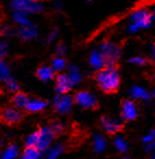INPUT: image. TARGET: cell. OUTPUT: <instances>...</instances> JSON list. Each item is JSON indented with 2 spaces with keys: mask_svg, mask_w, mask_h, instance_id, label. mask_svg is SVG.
I'll list each match as a JSON object with an SVG mask.
<instances>
[{
  "mask_svg": "<svg viewBox=\"0 0 155 159\" xmlns=\"http://www.w3.org/2000/svg\"><path fill=\"white\" fill-rule=\"evenodd\" d=\"M98 87L106 94H115L119 89L120 76L114 66H104L95 73Z\"/></svg>",
  "mask_w": 155,
  "mask_h": 159,
  "instance_id": "cell-1",
  "label": "cell"
},
{
  "mask_svg": "<svg viewBox=\"0 0 155 159\" xmlns=\"http://www.w3.org/2000/svg\"><path fill=\"white\" fill-rule=\"evenodd\" d=\"M22 113L13 107H6L0 110V121L7 125H16L22 121Z\"/></svg>",
  "mask_w": 155,
  "mask_h": 159,
  "instance_id": "cell-2",
  "label": "cell"
},
{
  "mask_svg": "<svg viewBox=\"0 0 155 159\" xmlns=\"http://www.w3.org/2000/svg\"><path fill=\"white\" fill-rule=\"evenodd\" d=\"M74 102L75 104H78L84 109H93L94 110V109L98 108V102L95 96L87 91L78 92L74 96Z\"/></svg>",
  "mask_w": 155,
  "mask_h": 159,
  "instance_id": "cell-3",
  "label": "cell"
},
{
  "mask_svg": "<svg viewBox=\"0 0 155 159\" xmlns=\"http://www.w3.org/2000/svg\"><path fill=\"white\" fill-rule=\"evenodd\" d=\"M120 106H121V118L124 121H133L138 118V108L132 100L124 99Z\"/></svg>",
  "mask_w": 155,
  "mask_h": 159,
  "instance_id": "cell-4",
  "label": "cell"
},
{
  "mask_svg": "<svg viewBox=\"0 0 155 159\" xmlns=\"http://www.w3.org/2000/svg\"><path fill=\"white\" fill-rule=\"evenodd\" d=\"M101 122H102V125H103V128H104V130L106 131L109 135L116 134L117 132H119V131H121L122 129H124V124L118 122L117 120L106 117V116L102 117Z\"/></svg>",
  "mask_w": 155,
  "mask_h": 159,
  "instance_id": "cell-5",
  "label": "cell"
},
{
  "mask_svg": "<svg viewBox=\"0 0 155 159\" xmlns=\"http://www.w3.org/2000/svg\"><path fill=\"white\" fill-rule=\"evenodd\" d=\"M56 77V89L59 94H66L72 87V81L66 74H59Z\"/></svg>",
  "mask_w": 155,
  "mask_h": 159,
  "instance_id": "cell-6",
  "label": "cell"
},
{
  "mask_svg": "<svg viewBox=\"0 0 155 159\" xmlns=\"http://www.w3.org/2000/svg\"><path fill=\"white\" fill-rule=\"evenodd\" d=\"M53 137V133L50 132L48 128H42L40 130H38V142L36 147L38 149H45L49 145Z\"/></svg>",
  "mask_w": 155,
  "mask_h": 159,
  "instance_id": "cell-7",
  "label": "cell"
},
{
  "mask_svg": "<svg viewBox=\"0 0 155 159\" xmlns=\"http://www.w3.org/2000/svg\"><path fill=\"white\" fill-rule=\"evenodd\" d=\"M47 107V102L44 99H40V98H35V99L29 100L26 107H25V110L27 112L36 113L43 111Z\"/></svg>",
  "mask_w": 155,
  "mask_h": 159,
  "instance_id": "cell-8",
  "label": "cell"
},
{
  "mask_svg": "<svg viewBox=\"0 0 155 159\" xmlns=\"http://www.w3.org/2000/svg\"><path fill=\"white\" fill-rule=\"evenodd\" d=\"M29 96L23 92H18L14 94V96L11 99V104L13 106V108L16 109H25L27 102H29Z\"/></svg>",
  "mask_w": 155,
  "mask_h": 159,
  "instance_id": "cell-9",
  "label": "cell"
},
{
  "mask_svg": "<svg viewBox=\"0 0 155 159\" xmlns=\"http://www.w3.org/2000/svg\"><path fill=\"white\" fill-rule=\"evenodd\" d=\"M36 76H37L40 81H49V80L55 79V76H56L55 70H54L51 66H42L36 71Z\"/></svg>",
  "mask_w": 155,
  "mask_h": 159,
  "instance_id": "cell-10",
  "label": "cell"
},
{
  "mask_svg": "<svg viewBox=\"0 0 155 159\" xmlns=\"http://www.w3.org/2000/svg\"><path fill=\"white\" fill-rule=\"evenodd\" d=\"M133 21L137 25L140 26H145L150 23L151 21V14L146 11H139L133 16Z\"/></svg>",
  "mask_w": 155,
  "mask_h": 159,
  "instance_id": "cell-11",
  "label": "cell"
},
{
  "mask_svg": "<svg viewBox=\"0 0 155 159\" xmlns=\"http://www.w3.org/2000/svg\"><path fill=\"white\" fill-rule=\"evenodd\" d=\"M40 149L34 146H26L23 152L22 159H40Z\"/></svg>",
  "mask_w": 155,
  "mask_h": 159,
  "instance_id": "cell-12",
  "label": "cell"
},
{
  "mask_svg": "<svg viewBox=\"0 0 155 159\" xmlns=\"http://www.w3.org/2000/svg\"><path fill=\"white\" fill-rule=\"evenodd\" d=\"M91 63L94 68H96V69L100 70V69L104 68L105 64H106V61H105V58L103 57L102 53L94 52L91 57Z\"/></svg>",
  "mask_w": 155,
  "mask_h": 159,
  "instance_id": "cell-13",
  "label": "cell"
},
{
  "mask_svg": "<svg viewBox=\"0 0 155 159\" xmlns=\"http://www.w3.org/2000/svg\"><path fill=\"white\" fill-rule=\"evenodd\" d=\"M49 130H50V132L53 133L54 136H57V135H59L62 133L63 126H62V124L60 123V122H54V123L50 125V128H49Z\"/></svg>",
  "mask_w": 155,
  "mask_h": 159,
  "instance_id": "cell-14",
  "label": "cell"
},
{
  "mask_svg": "<svg viewBox=\"0 0 155 159\" xmlns=\"http://www.w3.org/2000/svg\"><path fill=\"white\" fill-rule=\"evenodd\" d=\"M37 142H38V131H36V132H34L33 134H31L27 137L26 146H34V147H36Z\"/></svg>",
  "mask_w": 155,
  "mask_h": 159,
  "instance_id": "cell-15",
  "label": "cell"
},
{
  "mask_svg": "<svg viewBox=\"0 0 155 159\" xmlns=\"http://www.w3.org/2000/svg\"><path fill=\"white\" fill-rule=\"evenodd\" d=\"M18 155V149L16 147H10L7 152L3 154V159H11V158H14V157Z\"/></svg>",
  "mask_w": 155,
  "mask_h": 159,
  "instance_id": "cell-16",
  "label": "cell"
},
{
  "mask_svg": "<svg viewBox=\"0 0 155 159\" xmlns=\"http://www.w3.org/2000/svg\"><path fill=\"white\" fill-rule=\"evenodd\" d=\"M66 66V62H64L63 59H55L53 63V69L55 71H60L64 68Z\"/></svg>",
  "mask_w": 155,
  "mask_h": 159,
  "instance_id": "cell-17",
  "label": "cell"
},
{
  "mask_svg": "<svg viewBox=\"0 0 155 159\" xmlns=\"http://www.w3.org/2000/svg\"><path fill=\"white\" fill-rule=\"evenodd\" d=\"M69 105H70V100L68 99V98H63L62 99V102H58V109L59 110H61V111H64V110H67V109L69 108Z\"/></svg>",
  "mask_w": 155,
  "mask_h": 159,
  "instance_id": "cell-18",
  "label": "cell"
},
{
  "mask_svg": "<svg viewBox=\"0 0 155 159\" xmlns=\"http://www.w3.org/2000/svg\"><path fill=\"white\" fill-rule=\"evenodd\" d=\"M131 62L138 64H145V60L141 59V58H133V59H131Z\"/></svg>",
  "mask_w": 155,
  "mask_h": 159,
  "instance_id": "cell-19",
  "label": "cell"
},
{
  "mask_svg": "<svg viewBox=\"0 0 155 159\" xmlns=\"http://www.w3.org/2000/svg\"><path fill=\"white\" fill-rule=\"evenodd\" d=\"M117 146H119V147H122V148H121V150H124V149H126V145H124V144H122L121 139H119V141L117 142Z\"/></svg>",
  "mask_w": 155,
  "mask_h": 159,
  "instance_id": "cell-20",
  "label": "cell"
}]
</instances>
